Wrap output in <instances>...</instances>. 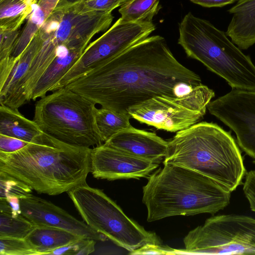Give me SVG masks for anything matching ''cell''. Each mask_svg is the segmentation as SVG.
Segmentation results:
<instances>
[{
  "label": "cell",
  "instance_id": "obj_1",
  "mask_svg": "<svg viewBox=\"0 0 255 255\" xmlns=\"http://www.w3.org/2000/svg\"><path fill=\"white\" fill-rule=\"evenodd\" d=\"M180 83L202 84L199 75L180 63L160 35L130 46L68 84L65 88L119 113L153 97L176 96Z\"/></svg>",
  "mask_w": 255,
  "mask_h": 255
},
{
  "label": "cell",
  "instance_id": "obj_2",
  "mask_svg": "<svg viewBox=\"0 0 255 255\" xmlns=\"http://www.w3.org/2000/svg\"><path fill=\"white\" fill-rule=\"evenodd\" d=\"M92 148L71 145L44 132L13 152L0 151V171L39 194L58 195L86 183Z\"/></svg>",
  "mask_w": 255,
  "mask_h": 255
},
{
  "label": "cell",
  "instance_id": "obj_3",
  "mask_svg": "<svg viewBox=\"0 0 255 255\" xmlns=\"http://www.w3.org/2000/svg\"><path fill=\"white\" fill-rule=\"evenodd\" d=\"M163 164L142 188L147 222L175 216L214 215L230 203L231 192L212 179L180 165Z\"/></svg>",
  "mask_w": 255,
  "mask_h": 255
},
{
  "label": "cell",
  "instance_id": "obj_4",
  "mask_svg": "<svg viewBox=\"0 0 255 255\" xmlns=\"http://www.w3.org/2000/svg\"><path fill=\"white\" fill-rule=\"evenodd\" d=\"M168 141L163 163L198 172L231 192L242 183L246 169L240 150L230 132L216 124L198 123Z\"/></svg>",
  "mask_w": 255,
  "mask_h": 255
},
{
  "label": "cell",
  "instance_id": "obj_5",
  "mask_svg": "<svg viewBox=\"0 0 255 255\" xmlns=\"http://www.w3.org/2000/svg\"><path fill=\"white\" fill-rule=\"evenodd\" d=\"M178 43L187 56L201 62L233 88L255 90V66L250 57L210 21L188 12L179 23Z\"/></svg>",
  "mask_w": 255,
  "mask_h": 255
},
{
  "label": "cell",
  "instance_id": "obj_6",
  "mask_svg": "<svg viewBox=\"0 0 255 255\" xmlns=\"http://www.w3.org/2000/svg\"><path fill=\"white\" fill-rule=\"evenodd\" d=\"M96 105L64 87L36 101L33 121L43 132L63 142L96 146L103 142L96 124Z\"/></svg>",
  "mask_w": 255,
  "mask_h": 255
},
{
  "label": "cell",
  "instance_id": "obj_7",
  "mask_svg": "<svg viewBox=\"0 0 255 255\" xmlns=\"http://www.w3.org/2000/svg\"><path fill=\"white\" fill-rule=\"evenodd\" d=\"M68 194L85 223L130 253L147 245H161L154 232L128 218L102 190L86 183Z\"/></svg>",
  "mask_w": 255,
  "mask_h": 255
},
{
  "label": "cell",
  "instance_id": "obj_8",
  "mask_svg": "<svg viewBox=\"0 0 255 255\" xmlns=\"http://www.w3.org/2000/svg\"><path fill=\"white\" fill-rule=\"evenodd\" d=\"M177 254H255V219L235 214L213 216L190 231Z\"/></svg>",
  "mask_w": 255,
  "mask_h": 255
},
{
  "label": "cell",
  "instance_id": "obj_9",
  "mask_svg": "<svg viewBox=\"0 0 255 255\" xmlns=\"http://www.w3.org/2000/svg\"><path fill=\"white\" fill-rule=\"evenodd\" d=\"M214 91L202 84L181 96L162 95L128 109L133 118L158 129L177 132L197 124L205 115Z\"/></svg>",
  "mask_w": 255,
  "mask_h": 255
},
{
  "label": "cell",
  "instance_id": "obj_10",
  "mask_svg": "<svg viewBox=\"0 0 255 255\" xmlns=\"http://www.w3.org/2000/svg\"><path fill=\"white\" fill-rule=\"evenodd\" d=\"M155 29L153 22H127L120 17L103 35L88 45L51 92L65 87L103 61L148 37Z\"/></svg>",
  "mask_w": 255,
  "mask_h": 255
},
{
  "label": "cell",
  "instance_id": "obj_11",
  "mask_svg": "<svg viewBox=\"0 0 255 255\" xmlns=\"http://www.w3.org/2000/svg\"><path fill=\"white\" fill-rule=\"evenodd\" d=\"M207 109L235 132L239 146L255 159V90L233 89L211 101Z\"/></svg>",
  "mask_w": 255,
  "mask_h": 255
},
{
  "label": "cell",
  "instance_id": "obj_12",
  "mask_svg": "<svg viewBox=\"0 0 255 255\" xmlns=\"http://www.w3.org/2000/svg\"><path fill=\"white\" fill-rule=\"evenodd\" d=\"M159 164L105 143L92 148L91 152V173L97 179L115 180L147 178Z\"/></svg>",
  "mask_w": 255,
  "mask_h": 255
},
{
  "label": "cell",
  "instance_id": "obj_13",
  "mask_svg": "<svg viewBox=\"0 0 255 255\" xmlns=\"http://www.w3.org/2000/svg\"><path fill=\"white\" fill-rule=\"evenodd\" d=\"M21 214L34 226L62 229L83 238L104 241L107 238L63 209L32 194L20 199Z\"/></svg>",
  "mask_w": 255,
  "mask_h": 255
},
{
  "label": "cell",
  "instance_id": "obj_14",
  "mask_svg": "<svg viewBox=\"0 0 255 255\" xmlns=\"http://www.w3.org/2000/svg\"><path fill=\"white\" fill-rule=\"evenodd\" d=\"M105 143L135 156L160 163L167 154L168 141L154 132L132 126L113 135Z\"/></svg>",
  "mask_w": 255,
  "mask_h": 255
},
{
  "label": "cell",
  "instance_id": "obj_15",
  "mask_svg": "<svg viewBox=\"0 0 255 255\" xmlns=\"http://www.w3.org/2000/svg\"><path fill=\"white\" fill-rule=\"evenodd\" d=\"M233 14L226 34L240 49L255 43V0H238L228 10Z\"/></svg>",
  "mask_w": 255,
  "mask_h": 255
},
{
  "label": "cell",
  "instance_id": "obj_16",
  "mask_svg": "<svg viewBox=\"0 0 255 255\" xmlns=\"http://www.w3.org/2000/svg\"><path fill=\"white\" fill-rule=\"evenodd\" d=\"M61 0H38L14 44L9 63L14 67L27 45Z\"/></svg>",
  "mask_w": 255,
  "mask_h": 255
},
{
  "label": "cell",
  "instance_id": "obj_17",
  "mask_svg": "<svg viewBox=\"0 0 255 255\" xmlns=\"http://www.w3.org/2000/svg\"><path fill=\"white\" fill-rule=\"evenodd\" d=\"M44 132L17 109L0 104V134L30 142Z\"/></svg>",
  "mask_w": 255,
  "mask_h": 255
},
{
  "label": "cell",
  "instance_id": "obj_18",
  "mask_svg": "<svg viewBox=\"0 0 255 255\" xmlns=\"http://www.w3.org/2000/svg\"><path fill=\"white\" fill-rule=\"evenodd\" d=\"M82 238L83 237L62 229L35 226L25 239L34 249L36 255H48L52 250Z\"/></svg>",
  "mask_w": 255,
  "mask_h": 255
},
{
  "label": "cell",
  "instance_id": "obj_19",
  "mask_svg": "<svg viewBox=\"0 0 255 255\" xmlns=\"http://www.w3.org/2000/svg\"><path fill=\"white\" fill-rule=\"evenodd\" d=\"M0 237L25 239L35 227L22 214H13L5 199L0 198Z\"/></svg>",
  "mask_w": 255,
  "mask_h": 255
},
{
  "label": "cell",
  "instance_id": "obj_20",
  "mask_svg": "<svg viewBox=\"0 0 255 255\" xmlns=\"http://www.w3.org/2000/svg\"><path fill=\"white\" fill-rule=\"evenodd\" d=\"M42 42L38 32L21 54L3 87L0 89V101L8 95L24 76Z\"/></svg>",
  "mask_w": 255,
  "mask_h": 255
},
{
  "label": "cell",
  "instance_id": "obj_21",
  "mask_svg": "<svg viewBox=\"0 0 255 255\" xmlns=\"http://www.w3.org/2000/svg\"><path fill=\"white\" fill-rule=\"evenodd\" d=\"M33 6L27 0H0V30H17Z\"/></svg>",
  "mask_w": 255,
  "mask_h": 255
},
{
  "label": "cell",
  "instance_id": "obj_22",
  "mask_svg": "<svg viewBox=\"0 0 255 255\" xmlns=\"http://www.w3.org/2000/svg\"><path fill=\"white\" fill-rule=\"evenodd\" d=\"M96 124L104 143L119 131L131 126L128 113H119L101 107L95 115Z\"/></svg>",
  "mask_w": 255,
  "mask_h": 255
},
{
  "label": "cell",
  "instance_id": "obj_23",
  "mask_svg": "<svg viewBox=\"0 0 255 255\" xmlns=\"http://www.w3.org/2000/svg\"><path fill=\"white\" fill-rule=\"evenodd\" d=\"M159 8V0H128L121 6L119 12L125 21L152 22Z\"/></svg>",
  "mask_w": 255,
  "mask_h": 255
},
{
  "label": "cell",
  "instance_id": "obj_24",
  "mask_svg": "<svg viewBox=\"0 0 255 255\" xmlns=\"http://www.w3.org/2000/svg\"><path fill=\"white\" fill-rule=\"evenodd\" d=\"M32 190L19 179L0 171V198H25L31 194Z\"/></svg>",
  "mask_w": 255,
  "mask_h": 255
},
{
  "label": "cell",
  "instance_id": "obj_25",
  "mask_svg": "<svg viewBox=\"0 0 255 255\" xmlns=\"http://www.w3.org/2000/svg\"><path fill=\"white\" fill-rule=\"evenodd\" d=\"M0 255H36L25 239L0 237Z\"/></svg>",
  "mask_w": 255,
  "mask_h": 255
},
{
  "label": "cell",
  "instance_id": "obj_26",
  "mask_svg": "<svg viewBox=\"0 0 255 255\" xmlns=\"http://www.w3.org/2000/svg\"><path fill=\"white\" fill-rule=\"evenodd\" d=\"M19 33L18 29L13 31L0 30V64L5 63L9 59Z\"/></svg>",
  "mask_w": 255,
  "mask_h": 255
},
{
  "label": "cell",
  "instance_id": "obj_27",
  "mask_svg": "<svg viewBox=\"0 0 255 255\" xmlns=\"http://www.w3.org/2000/svg\"><path fill=\"white\" fill-rule=\"evenodd\" d=\"M128 0H92L79 2L76 0L78 7L84 11H112Z\"/></svg>",
  "mask_w": 255,
  "mask_h": 255
},
{
  "label": "cell",
  "instance_id": "obj_28",
  "mask_svg": "<svg viewBox=\"0 0 255 255\" xmlns=\"http://www.w3.org/2000/svg\"><path fill=\"white\" fill-rule=\"evenodd\" d=\"M90 240V239L82 238L75 242L52 250L48 255H79L80 252Z\"/></svg>",
  "mask_w": 255,
  "mask_h": 255
},
{
  "label": "cell",
  "instance_id": "obj_29",
  "mask_svg": "<svg viewBox=\"0 0 255 255\" xmlns=\"http://www.w3.org/2000/svg\"><path fill=\"white\" fill-rule=\"evenodd\" d=\"M243 191L251 209L255 212V170H251L246 173Z\"/></svg>",
  "mask_w": 255,
  "mask_h": 255
},
{
  "label": "cell",
  "instance_id": "obj_30",
  "mask_svg": "<svg viewBox=\"0 0 255 255\" xmlns=\"http://www.w3.org/2000/svg\"><path fill=\"white\" fill-rule=\"evenodd\" d=\"M28 143L15 137L0 134V151L13 152L23 148Z\"/></svg>",
  "mask_w": 255,
  "mask_h": 255
},
{
  "label": "cell",
  "instance_id": "obj_31",
  "mask_svg": "<svg viewBox=\"0 0 255 255\" xmlns=\"http://www.w3.org/2000/svg\"><path fill=\"white\" fill-rule=\"evenodd\" d=\"M174 249L170 248H167L161 246V245H147L140 248L130 253L131 255L141 254H171L172 255Z\"/></svg>",
  "mask_w": 255,
  "mask_h": 255
},
{
  "label": "cell",
  "instance_id": "obj_32",
  "mask_svg": "<svg viewBox=\"0 0 255 255\" xmlns=\"http://www.w3.org/2000/svg\"><path fill=\"white\" fill-rule=\"evenodd\" d=\"M237 0H190L194 3L205 7H222L234 3Z\"/></svg>",
  "mask_w": 255,
  "mask_h": 255
},
{
  "label": "cell",
  "instance_id": "obj_33",
  "mask_svg": "<svg viewBox=\"0 0 255 255\" xmlns=\"http://www.w3.org/2000/svg\"><path fill=\"white\" fill-rule=\"evenodd\" d=\"M5 199L10 206L13 214H21L20 199L16 197H8L5 198Z\"/></svg>",
  "mask_w": 255,
  "mask_h": 255
},
{
  "label": "cell",
  "instance_id": "obj_34",
  "mask_svg": "<svg viewBox=\"0 0 255 255\" xmlns=\"http://www.w3.org/2000/svg\"><path fill=\"white\" fill-rule=\"evenodd\" d=\"M29 3L33 5L38 0H27Z\"/></svg>",
  "mask_w": 255,
  "mask_h": 255
},
{
  "label": "cell",
  "instance_id": "obj_35",
  "mask_svg": "<svg viewBox=\"0 0 255 255\" xmlns=\"http://www.w3.org/2000/svg\"><path fill=\"white\" fill-rule=\"evenodd\" d=\"M78 0L79 2H85V1H87L92 0Z\"/></svg>",
  "mask_w": 255,
  "mask_h": 255
},
{
  "label": "cell",
  "instance_id": "obj_36",
  "mask_svg": "<svg viewBox=\"0 0 255 255\" xmlns=\"http://www.w3.org/2000/svg\"><path fill=\"white\" fill-rule=\"evenodd\" d=\"M253 163L255 164V159H253Z\"/></svg>",
  "mask_w": 255,
  "mask_h": 255
}]
</instances>
